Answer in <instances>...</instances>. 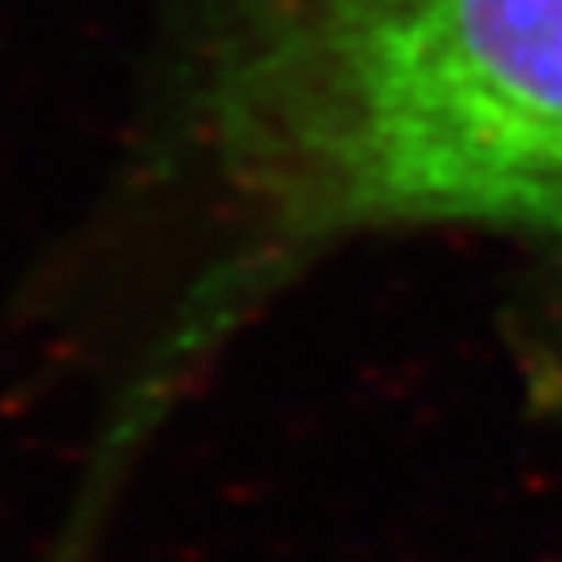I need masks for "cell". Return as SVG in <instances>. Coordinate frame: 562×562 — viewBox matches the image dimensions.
Instances as JSON below:
<instances>
[{"mask_svg": "<svg viewBox=\"0 0 562 562\" xmlns=\"http://www.w3.org/2000/svg\"><path fill=\"white\" fill-rule=\"evenodd\" d=\"M195 133L266 244L562 239V0H209Z\"/></svg>", "mask_w": 562, "mask_h": 562, "instance_id": "obj_1", "label": "cell"}]
</instances>
